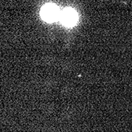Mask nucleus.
<instances>
[{
	"label": "nucleus",
	"mask_w": 132,
	"mask_h": 132,
	"mask_svg": "<svg viewBox=\"0 0 132 132\" xmlns=\"http://www.w3.org/2000/svg\"><path fill=\"white\" fill-rule=\"evenodd\" d=\"M59 20L63 23L64 25L68 26H72L78 21V14L72 9H65L60 12Z\"/></svg>",
	"instance_id": "f03ea898"
},
{
	"label": "nucleus",
	"mask_w": 132,
	"mask_h": 132,
	"mask_svg": "<svg viewBox=\"0 0 132 132\" xmlns=\"http://www.w3.org/2000/svg\"><path fill=\"white\" fill-rule=\"evenodd\" d=\"M60 12L58 7L54 5H46L42 8L40 14L44 20L47 21H54L59 19Z\"/></svg>",
	"instance_id": "f257e3e1"
}]
</instances>
